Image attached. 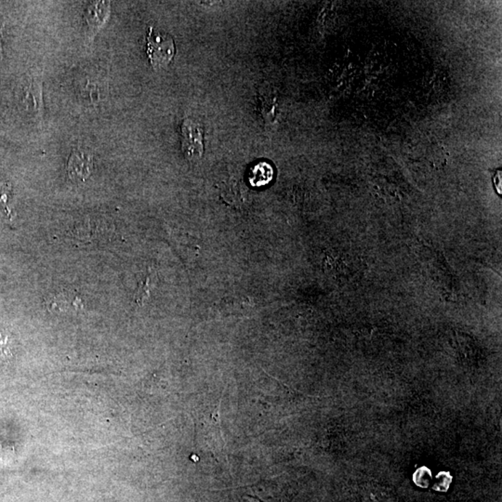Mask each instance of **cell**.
<instances>
[{"instance_id": "6da1fadb", "label": "cell", "mask_w": 502, "mask_h": 502, "mask_svg": "<svg viewBox=\"0 0 502 502\" xmlns=\"http://www.w3.org/2000/svg\"><path fill=\"white\" fill-rule=\"evenodd\" d=\"M294 495L289 480L276 477L243 487L211 491L206 502H291Z\"/></svg>"}, {"instance_id": "7a4b0ae2", "label": "cell", "mask_w": 502, "mask_h": 502, "mask_svg": "<svg viewBox=\"0 0 502 502\" xmlns=\"http://www.w3.org/2000/svg\"><path fill=\"white\" fill-rule=\"evenodd\" d=\"M176 48L171 34L149 28L146 37V54L154 69L167 67L174 60Z\"/></svg>"}, {"instance_id": "3957f363", "label": "cell", "mask_w": 502, "mask_h": 502, "mask_svg": "<svg viewBox=\"0 0 502 502\" xmlns=\"http://www.w3.org/2000/svg\"><path fill=\"white\" fill-rule=\"evenodd\" d=\"M180 142L185 158L190 163H196L204 154V129L201 124L185 118L180 125Z\"/></svg>"}, {"instance_id": "277c9868", "label": "cell", "mask_w": 502, "mask_h": 502, "mask_svg": "<svg viewBox=\"0 0 502 502\" xmlns=\"http://www.w3.org/2000/svg\"><path fill=\"white\" fill-rule=\"evenodd\" d=\"M92 156L83 151H74L67 163V174L74 182H83L92 174Z\"/></svg>"}, {"instance_id": "5b68a950", "label": "cell", "mask_w": 502, "mask_h": 502, "mask_svg": "<svg viewBox=\"0 0 502 502\" xmlns=\"http://www.w3.org/2000/svg\"><path fill=\"white\" fill-rule=\"evenodd\" d=\"M45 304L48 309L57 311V312H66L70 310H79L82 307V302L76 295L62 292L48 297Z\"/></svg>"}, {"instance_id": "8992f818", "label": "cell", "mask_w": 502, "mask_h": 502, "mask_svg": "<svg viewBox=\"0 0 502 502\" xmlns=\"http://www.w3.org/2000/svg\"><path fill=\"white\" fill-rule=\"evenodd\" d=\"M110 13V3L109 2H97L92 5L87 10L86 18L90 31L94 33L99 30Z\"/></svg>"}, {"instance_id": "52a82bcc", "label": "cell", "mask_w": 502, "mask_h": 502, "mask_svg": "<svg viewBox=\"0 0 502 502\" xmlns=\"http://www.w3.org/2000/svg\"><path fill=\"white\" fill-rule=\"evenodd\" d=\"M273 169L269 164L260 162L252 167L249 182L254 186H262L273 179Z\"/></svg>"}, {"instance_id": "ba28073f", "label": "cell", "mask_w": 502, "mask_h": 502, "mask_svg": "<svg viewBox=\"0 0 502 502\" xmlns=\"http://www.w3.org/2000/svg\"><path fill=\"white\" fill-rule=\"evenodd\" d=\"M151 280H152V273L148 272L145 278L140 281L136 295H135L137 304H143L145 300L148 299L149 295H150Z\"/></svg>"}, {"instance_id": "9c48e42d", "label": "cell", "mask_w": 502, "mask_h": 502, "mask_svg": "<svg viewBox=\"0 0 502 502\" xmlns=\"http://www.w3.org/2000/svg\"><path fill=\"white\" fill-rule=\"evenodd\" d=\"M10 186L0 182V204L3 207L8 216L12 217V211L8 208V195H9Z\"/></svg>"}, {"instance_id": "30bf717a", "label": "cell", "mask_w": 502, "mask_h": 502, "mask_svg": "<svg viewBox=\"0 0 502 502\" xmlns=\"http://www.w3.org/2000/svg\"><path fill=\"white\" fill-rule=\"evenodd\" d=\"M501 182H502L501 172H498V174H496V177H495V185H496V191H498V193H499V194H501V190H502Z\"/></svg>"}]
</instances>
